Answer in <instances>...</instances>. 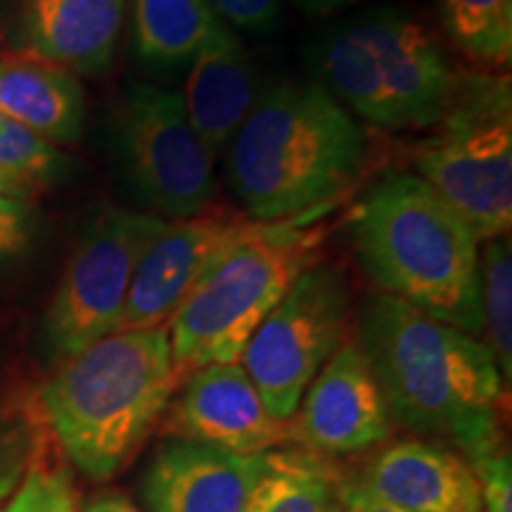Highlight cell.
Masks as SVG:
<instances>
[{
  "label": "cell",
  "instance_id": "6da1fadb",
  "mask_svg": "<svg viewBox=\"0 0 512 512\" xmlns=\"http://www.w3.org/2000/svg\"><path fill=\"white\" fill-rule=\"evenodd\" d=\"M358 344L403 425L448 439L467 463L503 446V377L482 339L380 292L363 306Z\"/></svg>",
  "mask_w": 512,
  "mask_h": 512
},
{
  "label": "cell",
  "instance_id": "7a4b0ae2",
  "mask_svg": "<svg viewBox=\"0 0 512 512\" xmlns=\"http://www.w3.org/2000/svg\"><path fill=\"white\" fill-rule=\"evenodd\" d=\"M178 387L169 328L117 330L64 358L36 394L43 425L81 475H119Z\"/></svg>",
  "mask_w": 512,
  "mask_h": 512
},
{
  "label": "cell",
  "instance_id": "3957f363",
  "mask_svg": "<svg viewBox=\"0 0 512 512\" xmlns=\"http://www.w3.org/2000/svg\"><path fill=\"white\" fill-rule=\"evenodd\" d=\"M228 147L230 188L261 223L332 202L366 162L361 126L316 81H283L261 93Z\"/></svg>",
  "mask_w": 512,
  "mask_h": 512
},
{
  "label": "cell",
  "instance_id": "277c9868",
  "mask_svg": "<svg viewBox=\"0 0 512 512\" xmlns=\"http://www.w3.org/2000/svg\"><path fill=\"white\" fill-rule=\"evenodd\" d=\"M351 233L382 294L482 335L479 240L432 185L415 174L384 176L358 202Z\"/></svg>",
  "mask_w": 512,
  "mask_h": 512
},
{
  "label": "cell",
  "instance_id": "5b68a950",
  "mask_svg": "<svg viewBox=\"0 0 512 512\" xmlns=\"http://www.w3.org/2000/svg\"><path fill=\"white\" fill-rule=\"evenodd\" d=\"M316 64L332 98L389 131L437 126L460 76L432 31L396 8L339 22L320 41Z\"/></svg>",
  "mask_w": 512,
  "mask_h": 512
},
{
  "label": "cell",
  "instance_id": "8992f818",
  "mask_svg": "<svg viewBox=\"0 0 512 512\" xmlns=\"http://www.w3.org/2000/svg\"><path fill=\"white\" fill-rule=\"evenodd\" d=\"M313 235L290 223L252 221L202 275L169 323L178 382L214 363H240L249 337L313 264Z\"/></svg>",
  "mask_w": 512,
  "mask_h": 512
},
{
  "label": "cell",
  "instance_id": "52a82bcc",
  "mask_svg": "<svg viewBox=\"0 0 512 512\" xmlns=\"http://www.w3.org/2000/svg\"><path fill=\"white\" fill-rule=\"evenodd\" d=\"M415 169L479 242L505 238L512 226L510 76L460 74L437 131L415 152Z\"/></svg>",
  "mask_w": 512,
  "mask_h": 512
},
{
  "label": "cell",
  "instance_id": "ba28073f",
  "mask_svg": "<svg viewBox=\"0 0 512 512\" xmlns=\"http://www.w3.org/2000/svg\"><path fill=\"white\" fill-rule=\"evenodd\" d=\"M351 294L332 264H311L294 278L240 356L266 411L292 420L313 377L342 347Z\"/></svg>",
  "mask_w": 512,
  "mask_h": 512
},
{
  "label": "cell",
  "instance_id": "9c48e42d",
  "mask_svg": "<svg viewBox=\"0 0 512 512\" xmlns=\"http://www.w3.org/2000/svg\"><path fill=\"white\" fill-rule=\"evenodd\" d=\"M166 223L150 211L110 207L83 230L46 313V342L57 361L119 330L136 268Z\"/></svg>",
  "mask_w": 512,
  "mask_h": 512
},
{
  "label": "cell",
  "instance_id": "30bf717a",
  "mask_svg": "<svg viewBox=\"0 0 512 512\" xmlns=\"http://www.w3.org/2000/svg\"><path fill=\"white\" fill-rule=\"evenodd\" d=\"M121 150L138 200L162 219L214 204V155L190 126L181 93L138 83L121 112Z\"/></svg>",
  "mask_w": 512,
  "mask_h": 512
},
{
  "label": "cell",
  "instance_id": "8fae6325",
  "mask_svg": "<svg viewBox=\"0 0 512 512\" xmlns=\"http://www.w3.org/2000/svg\"><path fill=\"white\" fill-rule=\"evenodd\" d=\"M252 221L211 204L190 219L169 221L140 259L119 330L169 328L174 313L216 259L235 245Z\"/></svg>",
  "mask_w": 512,
  "mask_h": 512
},
{
  "label": "cell",
  "instance_id": "7c38bea8",
  "mask_svg": "<svg viewBox=\"0 0 512 512\" xmlns=\"http://www.w3.org/2000/svg\"><path fill=\"white\" fill-rule=\"evenodd\" d=\"M292 439L325 456H347L382 444L392 413L358 342H342L299 401Z\"/></svg>",
  "mask_w": 512,
  "mask_h": 512
},
{
  "label": "cell",
  "instance_id": "4fadbf2b",
  "mask_svg": "<svg viewBox=\"0 0 512 512\" xmlns=\"http://www.w3.org/2000/svg\"><path fill=\"white\" fill-rule=\"evenodd\" d=\"M166 430L223 451L254 456L292 439V420L266 411L261 394L240 363H214L183 377V392L169 403Z\"/></svg>",
  "mask_w": 512,
  "mask_h": 512
},
{
  "label": "cell",
  "instance_id": "5bb4252c",
  "mask_svg": "<svg viewBox=\"0 0 512 512\" xmlns=\"http://www.w3.org/2000/svg\"><path fill=\"white\" fill-rule=\"evenodd\" d=\"M266 453L240 456L200 441L171 437L147 465L143 479L147 508L150 512H242L264 475Z\"/></svg>",
  "mask_w": 512,
  "mask_h": 512
},
{
  "label": "cell",
  "instance_id": "9a60e30c",
  "mask_svg": "<svg viewBox=\"0 0 512 512\" xmlns=\"http://www.w3.org/2000/svg\"><path fill=\"white\" fill-rule=\"evenodd\" d=\"M126 8L128 0H15L12 41L72 74H105L117 55Z\"/></svg>",
  "mask_w": 512,
  "mask_h": 512
},
{
  "label": "cell",
  "instance_id": "2e32d148",
  "mask_svg": "<svg viewBox=\"0 0 512 512\" xmlns=\"http://www.w3.org/2000/svg\"><path fill=\"white\" fill-rule=\"evenodd\" d=\"M358 482L406 512H482L475 467L432 441L406 439L384 448Z\"/></svg>",
  "mask_w": 512,
  "mask_h": 512
},
{
  "label": "cell",
  "instance_id": "e0dca14e",
  "mask_svg": "<svg viewBox=\"0 0 512 512\" xmlns=\"http://www.w3.org/2000/svg\"><path fill=\"white\" fill-rule=\"evenodd\" d=\"M183 105L211 155L226 150L259 98L256 69L247 48L219 19L190 62Z\"/></svg>",
  "mask_w": 512,
  "mask_h": 512
},
{
  "label": "cell",
  "instance_id": "ac0fdd59",
  "mask_svg": "<svg viewBox=\"0 0 512 512\" xmlns=\"http://www.w3.org/2000/svg\"><path fill=\"white\" fill-rule=\"evenodd\" d=\"M0 112L48 143H74L81 136L86 100L69 69L27 50H12L0 55Z\"/></svg>",
  "mask_w": 512,
  "mask_h": 512
},
{
  "label": "cell",
  "instance_id": "d6986e66",
  "mask_svg": "<svg viewBox=\"0 0 512 512\" xmlns=\"http://www.w3.org/2000/svg\"><path fill=\"white\" fill-rule=\"evenodd\" d=\"M216 22L209 0H133V50L152 69L185 67Z\"/></svg>",
  "mask_w": 512,
  "mask_h": 512
},
{
  "label": "cell",
  "instance_id": "ffe728a7",
  "mask_svg": "<svg viewBox=\"0 0 512 512\" xmlns=\"http://www.w3.org/2000/svg\"><path fill=\"white\" fill-rule=\"evenodd\" d=\"M337 486L316 453L273 448L242 512H339Z\"/></svg>",
  "mask_w": 512,
  "mask_h": 512
},
{
  "label": "cell",
  "instance_id": "44dd1931",
  "mask_svg": "<svg viewBox=\"0 0 512 512\" xmlns=\"http://www.w3.org/2000/svg\"><path fill=\"white\" fill-rule=\"evenodd\" d=\"M448 38L484 72H498L512 60V0H439Z\"/></svg>",
  "mask_w": 512,
  "mask_h": 512
},
{
  "label": "cell",
  "instance_id": "7402d4cb",
  "mask_svg": "<svg viewBox=\"0 0 512 512\" xmlns=\"http://www.w3.org/2000/svg\"><path fill=\"white\" fill-rule=\"evenodd\" d=\"M479 306L484 344L508 384L512 377V254L508 238L489 240L479 254Z\"/></svg>",
  "mask_w": 512,
  "mask_h": 512
},
{
  "label": "cell",
  "instance_id": "603a6c76",
  "mask_svg": "<svg viewBox=\"0 0 512 512\" xmlns=\"http://www.w3.org/2000/svg\"><path fill=\"white\" fill-rule=\"evenodd\" d=\"M64 166L67 157L53 143L0 112V169L38 192L53 183Z\"/></svg>",
  "mask_w": 512,
  "mask_h": 512
},
{
  "label": "cell",
  "instance_id": "cb8c5ba5",
  "mask_svg": "<svg viewBox=\"0 0 512 512\" xmlns=\"http://www.w3.org/2000/svg\"><path fill=\"white\" fill-rule=\"evenodd\" d=\"M43 448L46 434L41 420L27 472L0 512H81L72 477L60 465L50 463Z\"/></svg>",
  "mask_w": 512,
  "mask_h": 512
},
{
  "label": "cell",
  "instance_id": "d4e9b609",
  "mask_svg": "<svg viewBox=\"0 0 512 512\" xmlns=\"http://www.w3.org/2000/svg\"><path fill=\"white\" fill-rule=\"evenodd\" d=\"M31 420H34V425L29 430V427H22L5 413H0V503L17 489V484L22 482L24 472L29 467L38 427H41L36 403L31 408Z\"/></svg>",
  "mask_w": 512,
  "mask_h": 512
},
{
  "label": "cell",
  "instance_id": "484cf974",
  "mask_svg": "<svg viewBox=\"0 0 512 512\" xmlns=\"http://www.w3.org/2000/svg\"><path fill=\"white\" fill-rule=\"evenodd\" d=\"M470 465L475 467L482 484V512H512L510 453L501 446Z\"/></svg>",
  "mask_w": 512,
  "mask_h": 512
},
{
  "label": "cell",
  "instance_id": "4316f807",
  "mask_svg": "<svg viewBox=\"0 0 512 512\" xmlns=\"http://www.w3.org/2000/svg\"><path fill=\"white\" fill-rule=\"evenodd\" d=\"M214 12L233 27L252 34H271L280 22L283 0H209Z\"/></svg>",
  "mask_w": 512,
  "mask_h": 512
},
{
  "label": "cell",
  "instance_id": "83f0119b",
  "mask_svg": "<svg viewBox=\"0 0 512 512\" xmlns=\"http://www.w3.org/2000/svg\"><path fill=\"white\" fill-rule=\"evenodd\" d=\"M31 238V211L22 200L0 192V259L24 252Z\"/></svg>",
  "mask_w": 512,
  "mask_h": 512
},
{
  "label": "cell",
  "instance_id": "f1b7e54d",
  "mask_svg": "<svg viewBox=\"0 0 512 512\" xmlns=\"http://www.w3.org/2000/svg\"><path fill=\"white\" fill-rule=\"evenodd\" d=\"M337 501L339 512H406L392 503L382 501L380 496H375L358 479H349V482L337 486Z\"/></svg>",
  "mask_w": 512,
  "mask_h": 512
},
{
  "label": "cell",
  "instance_id": "f546056e",
  "mask_svg": "<svg viewBox=\"0 0 512 512\" xmlns=\"http://www.w3.org/2000/svg\"><path fill=\"white\" fill-rule=\"evenodd\" d=\"M83 512H140L131 498L119 494V491H105V494L93 496L86 503Z\"/></svg>",
  "mask_w": 512,
  "mask_h": 512
},
{
  "label": "cell",
  "instance_id": "4dcf8cb0",
  "mask_svg": "<svg viewBox=\"0 0 512 512\" xmlns=\"http://www.w3.org/2000/svg\"><path fill=\"white\" fill-rule=\"evenodd\" d=\"M294 3H297L306 15H330V12L356 5L358 0H294Z\"/></svg>",
  "mask_w": 512,
  "mask_h": 512
},
{
  "label": "cell",
  "instance_id": "1f68e13d",
  "mask_svg": "<svg viewBox=\"0 0 512 512\" xmlns=\"http://www.w3.org/2000/svg\"><path fill=\"white\" fill-rule=\"evenodd\" d=\"M0 192H3V195L15 197V200H22V202H27L29 197L36 195V190L31 188V185L19 181V178H15V176H10L8 171H3V169H0Z\"/></svg>",
  "mask_w": 512,
  "mask_h": 512
}]
</instances>
